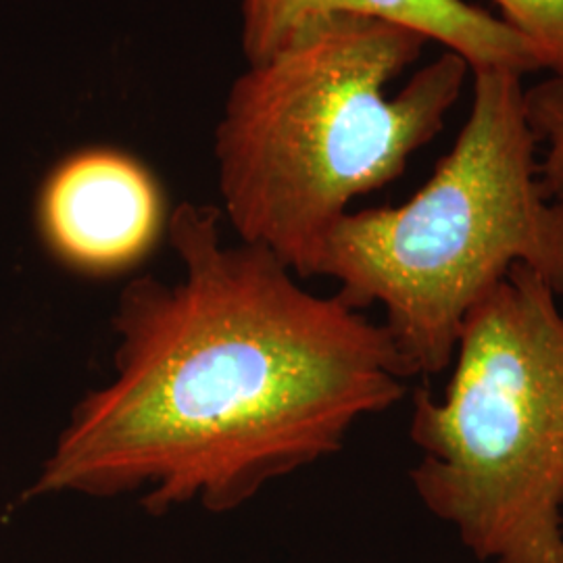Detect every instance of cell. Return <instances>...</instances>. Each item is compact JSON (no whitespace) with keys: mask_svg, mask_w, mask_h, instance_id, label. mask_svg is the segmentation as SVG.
<instances>
[{"mask_svg":"<svg viewBox=\"0 0 563 563\" xmlns=\"http://www.w3.org/2000/svg\"><path fill=\"white\" fill-rule=\"evenodd\" d=\"M222 209L167 220L181 280L121 290L113 380L81 399L25 499L141 493L148 514H223L339 453L411 378L383 323L318 297L262 244H225Z\"/></svg>","mask_w":563,"mask_h":563,"instance_id":"6da1fadb","label":"cell"},{"mask_svg":"<svg viewBox=\"0 0 563 563\" xmlns=\"http://www.w3.org/2000/svg\"><path fill=\"white\" fill-rule=\"evenodd\" d=\"M426 44L397 21L334 15L249 63L216 130L222 213L242 242L318 274L349 205L397 180L462 97L472 67L451 51L386 92Z\"/></svg>","mask_w":563,"mask_h":563,"instance_id":"7a4b0ae2","label":"cell"},{"mask_svg":"<svg viewBox=\"0 0 563 563\" xmlns=\"http://www.w3.org/2000/svg\"><path fill=\"white\" fill-rule=\"evenodd\" d=\"M472 78L470 115L422 188L344 213L318 262L344 305L383 307L409 376L449 369L465 318L516 265L563 297V202L544 192L523 76L486 67Z\"/></svg>","mask_w":563,"mask_h":563,"instance_id":"3957f363","label":"cell"},{"mask_svg":"<svg viewBox=\"0 0 563 563\" xmlns=\"http://www.w3.org/2000/svg\"><path fill=\"white\" fill-rule=\"evenodd\" d=\"M441 397L413 395L423 507L483 563H563V297L516 265L463 322Z\"/></svg>","mask_w":563,"mask_h":563,"instance_id":"277c9868","label":"cell"},{"mask_svg":"<svg viewBox=\"0 0 563 563\" xmlns=\"http://www.w3.org/2000/svg\"><path fill=\"white\" fill-rule=\"evenodd\" d=\"M36 220L57 262L88 276H111L139 265L155 249L165 230V199L144 163L95 146L51 169Z\"/></svg>","mask_w":563,"mask_h":563,"instance_id":"5b68a950","label":"cell"},{"mask_svg":"<svg viewBox=\"0 0 563 563\" xmlns=\"http://www.w3.org/2000/svg\"><path fill=\"white\" fill-rule=\"evenodd\" d=\"M334 15H369L413 27L428 42L457 53L472 71H539L504 21L465 0H242V53L249 63H257L302 27Z\"/></svg>","mask_w":563,"mask_h":563,"instance_id":"8992f818","label":"cell"},{"mask_svg":"<svg viewBox=\"0 0 563 563\" xmlns=\"http://www.w3.org/2000/svg\"><path fill=\"white\" fill-rule=\"evenodd\" d=\"M526 120L539 144L544 192L563 202V78L549 76L523 90Z\"/></svg>","mask_w":563,"mask_h":563,"instance_id":"52a82bcc","label":"cell"},{"mask_svg":"<svg viewBox=\"0 0 563 563\" xmlns=\"http://www.w3.org/2000/svg\"><path fill=\"white\" fill-rule=\"evenodd\" d=\"M539 69L563 78V0H493Z\"/></svg>","mask_w":563,"mask_h":563,"instance_id":"ba28073f","label":"cell"}]
</instances>
